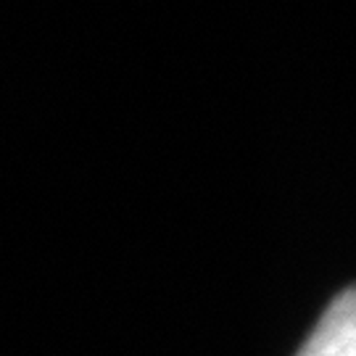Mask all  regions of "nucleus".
Segmentation results:
<instances>
[{"instance_id":"obj_1","label":"nucleus","mask_w":356,"mask_h":356,"mask_svg":"<svg viewBox=\"0 0 356 356\" xmlns=\"http://www.w3.org/2000/svg\"><path fill=\"white\" fill-rule=\"evenodd\" d=\"M296 356H356V285L332 298Z\"/></svg>"}]
</instances>
